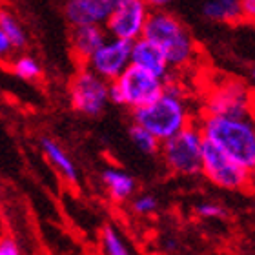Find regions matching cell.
Wrapping results in <instances>:
<instances>
[{"instance_id": "1", "label": "cell", "mask_w": 255, "mask_h": 255, "mask_svg": "<svg viewBox=\"0 0 255 255\" xmlns=\"http://www.w3.org/2000/svg\"><path fill=\"white\" fill-rule=\"evenodd\" d=\"M199 126L204 137L217 144L243 168L255 173V124L250 119L206 113Z\"/></svg>"}, {"instance_id": "2", "label": "cell", "mask_w": 255, "mask_h": 255, "mask_svg": "<svg viewBox=\"0 0 255 255\" xmlns=\"http://www.w3.org/2000/svg\"><path fill=\"white\" fill-rule=\"evenodd\" d=\"M131 123L146 128L160 142L182 131L191 124V119L186 102L182 99L181 88L171 80H166L164 93L157 101L148 106L131 110Z\"/></svg>"}, {"instance_id": "3", "label": "cell", "mask_w": 255, "mask_h": 255, "mask_svg": "<svg viewBox=\"0 0 255 255\" xmlns=\"http://www.w3.org/2000/svg\"><path fill=\"white\" fill-rule=\"evenodd\" d=\"M142 37L164 51L171 68H184L195 59V40L188 27L170 11H151Z\"/></svg>"}, {"instance_id": "4", "label": "cell", "mask_w": 255, "mask_h": 255, "mask_svg": "<svg viewBox=\"0 0 255 255\" xmlns=\"http://www.w3.org/2000/svg\"><path fill=\"white\" fill-rule=\"evenodd\" d=\"M166 90V80L149 73L140 66L129 64L117 80L110 82V102L129 110L148 106Z\"/></svg>"}, {"instance_id": "5", "label": "cell", "mask_w": 255, "mask_h": 255, "mask_svg": "<svg viewBox=\"0 0 255 255\" xmlns=\"http://www.w3.org/2000/svg\"><path fill=\"white\" fill-rule=\"evenodd\" d=\"M202 142L204 135L199 124H190L164 140L160 144V157L166 168L182 177L202 173Z\"/></svg>"}, {"instance_id": "6", "label": "cell", "mask_w": 255, "mask_h": 255, "mask_svg": "<svg viewBox=\"0 0 255 255\" xmlns=\"http://www.w3.org/2000/svg\"><path fill=\"white\" fill-rule=\"evenodd\" d=\"M202 175L217 188L228 191H243L252 184V171L235 162L206 137L202 142Z\"/></svg>"}, {"instance_id": "7", "label": "cell", "mask_w": 255, "mask_h": 255, "mask_svg": "<svg viewBox=\"0 0 255 255\" xmlns=\"http://www.w3.org/2000/svg\"><path fill=\"white\" fill-rule=\"evenodd\" d=\"M69 104L84 117H99L110 102V82L90 69L80 66L68 86Z\"/></svg>"}, {"instance_id": "8", "label": "cell", "mask_w": 255, "mask_h": 255, "mask_svg": "<svg viewBox=\"0 0 255 255\" xmlns=\"http://www.w3.org/2000/svg\"><path fill=\"white\" fill-rule=\"evenodd\" d=\"M149 15L151 9L146 4V0H117L112 16L104 27L108 29L110 37L135 42L144 35Z\"/></svg>"}, {"instance_id": "9", "label": "cell", "mask_w": 255, "mask_h": 255, "mask_svg": "<svg viewBox=\"0 0 255 255\" xmlns=\"http://www.w3.org/2000/svg\"><path fill=\"white\" fill-rule=\"evenodd\" d=\"M131 48L133 42L129 40L110 37L90 59L88 68L93 69L99 77H102L108 82H113L131 64Z\"/></svg>"}, {"instance_id": "10", "label": "cell", "mask_w": 255, "mask_h": 255, "mask_svg": "<svg viewBox=\"0 0 255 255\" xmlns=\"http://www.w3.org/2000/svg\"><path fill=\"white\" fill-rule=\"evenodd\" d=\"M250 93L241 82H228L213 91L206 102L210 115L226 117H248L250 115Z\"/></svg>"}, {"instance_id": "11", "label": "cell", "mask_w": 255, "mask_h": 255, "mask_svg": "<svg viewBox=\"0 0 255 255\" xmlns=\"http://www.w3.org/2000/svg\"><path fill=\"white\" fill-rule=\"evenodd\" d=\"M117 0H66L64 16L71 27L106 26Z\"/></svg>"}, {"instance_id": "12", "label": "cell", "mask_w": 255, "mask_h": 255, "mask_svg": "<svg viewBox=\"0 0 255 255\" xmlns=\"http://www.w3.org/2000/svg\"><path fill=\"white\" fill-rule=\"evenodd\" d=\"M108 29L104 26H77L71 27L69 35V49L73 59L80 66H88L90 59L99 51L102 44L108 40Z\"/></svg>"}, {"instance_id": "13", "label": "cell", "mask_w": 255, "mask_h": 255, "mask_svg": "<svg viewBox=\"0 0 255 255\" xmlns=\"http://www.w3.org/2000/svg\"><path fill=\"white\" fill-rule=\"evenodd\" d=\"M131 64L140 66V68H144L149 73L157 75L162 80H170L171 69H173L170 66V62H168V59H166L164 51L157 44H153L151 40L144 37H140L138 40L133 42Z\"/></svg>"}, {"instance_id": "14", "label": "cell", "mask_w": 255, "mask_h": 255, "mask_svg": "<svg viewBox=\"0 0 255 255\" xmlns=\"http://www.w3.org/2000/svg\"><path fill=\"white\" fill-rule=\"evenodd\" d=\"M38 146L42 149L44 157L48 159V162L59 171L64 181H68L69 184H77V182H79L77 166H75V162L68 155V151H66L57 140H53V138H49V137H40Z\"/></svg>"}, {"instance_id": "15", "label": "cell", "mask_w": 255, "mask_h": 255, "mask_svg": "<svg viewBox=\"0 0 255 255\" xmlns=\"http://www.w3.org/2000/svg\"><path fill=\"white\" fill-rule=\"evenodd\" d=\"M101 181L106 188L108 195L113 202H126L131 199L137 188V182L128 171L119 168H106L101 173Z\"/></svg>"}, {"instance_id": "16", "label": "cell", "mask_w": 255, "mask_h": 255, "mask_svg": "<svg viewBox=\"0 0 255 255\" xmlns=\"http://www.w3.org/2000/svg\"><path fill=\"white\" fill-rule=\"evenodd\" d=\"M202 16L219 24H235L245 18L241 0H206L202 4Z\"/></svg>"}, {"instance_id": "17", "label": "cell", "mask_w": 255, "mask_h": 255, "mask_svg": "<svg viewBox=\"0 0 255 255\" xmlns=\"http://www.w3.org/2000/svg\"><path fill=\"white\" fill-rule=\"evenodd\" d=\"M0 33H4L13 44L15 51H24L27 46V33L22 26V22L16 18L11 11H0Z\"/></svg>"}, {"instance_id": "18", "label": "cell", "mask_w": 255, "mask_h": 255, "mask_svg": "<svg viewBox=\"0 0 255 255\" xmlns=\"http://www.w3.org/2000/svg\"><path fill=\"white\" fill-rule=\"evenodd\" d=\"M128 135H129V140L133 142V146L142 151L144 155H157L160 153V140L155 137L153 133L148 131L146 128H142L140 124L131 123L128 128Z\"/></svg>"}, {"instance_id": "19", "label": "cell", "mask_w": 255, "mask_h": 255, "mask_svg": "<svg viewBox=\"0 0 255 255\" xmlns=\"http://www.w3.org/2000/svg\"><path fill=\"white\" fill-rule=\"evenodd\" d=\"M9 71L20 80H37L42 75V68L35 57L31 55H16L9 60Z\"/></svg>"}, {"instance_id": "20", "label": "cell", "mask_w": 255, "mask_h": 255, "mask_svg": "<svg viewBox=\"0 0 255 255\" xmlns=\"http://www.w3.org/2000/svg\"><path fill=\"white\" fill-rule=\"evenodd\" d=\"M101 245L104 255H131L124 239L112 224H104L101 230Z\"/></svg>"}, {"instance_id": "21", "label": "cell", "mask_w": 255, "mask_h": 255, "mask_svg": "<svg viewBox=\"0 0 255 255\" xmlns=\"http://www.w3.org/2000/svg\"><path fill=\"white\" fill-rule=\"evenodd\" d=\"M159 208V201L157 197L151 195V193H142V195L133 197L131 201V210L137 215H149V213L157 212Z\"/></svg>"}, {"instance_id": "22", "label": "cell", "mask_w": 255, "mask_h": 255, "mask_svg": "<svg viewBox=\"0 0 255 255\" xmlns=\"http://www.w3.org/2000/svg\"><path fill=\"white\" fill-rule=\"evenodd\" d=\"M195 213L202 219H223L226 215V210H224L221 204L212 201L206 202H199L195 206Z\"/></svg>"}, {"instance_id": "23", "label": "cell", "mask_w": 255, "mask_h": 255, "mask_svg": "<svg viewBox=\"0 0 255 255\" xmlns=\"http://www.w3.org/2000/svg\"><path fill=\"white\" fill-rule=\"evenodd\" d=\"M0 255H22L20 248L16 245V241H13L11 237H4L0 241Z\"/></svg>"}, {"instance_id": "24", "label": "cell", "mask_w": 255, "mask_h": 255, "mask_svg": "<svg viewBox=\"0 0 255 255\" xmlns=\"http://www.w3.org/2000/svg\"><path fill=\"white\" fill-rule=\"evenodd\" d=\"M246 20H255V0H241Z\"/></svg>"}, {"instance_id": "25", "label": "cell", "mask_w": 255, "mask_h": 255, "mask_svg": "<svg viewBox=\"0 0 255 255\" xmlns=\"http://www.w3.org/2000/svg\"><path fill=\"white\" fill-rule=\"evenodd\" d=\"M175 0H146V4L149 5V9L151 11H160V9H166L170 4H173Z\"/></svg>"}, {"instance_id": "26", "label": "cell", "mask_w": 255, "mask_h": 255, "mask_svg": "<svg viewBox=\"0 0 255 255\" xmlns=\"http://www.w3.org/2000/svg\"><path fill=\"white\" fill-rule=\"evenodd\" d=\"M250 77H252V80L255 82V66L252 68V71H250Z\"/></svg>"}]
</instances>
